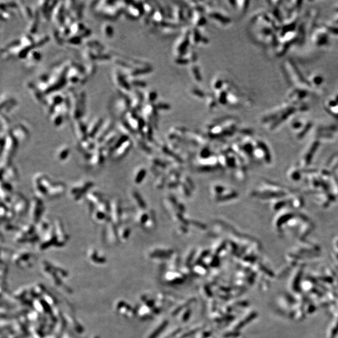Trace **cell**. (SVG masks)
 Segmentation results:
<instances>
[{"mask_svg":"<svg viewBox=\"0 0 338 338\" xmlns=\"http://www.w3.org/2000/svg\"><path fill=\"white\" fill-rule=\"evenodd\" d=\"M53 183L45 174L39 172L35 175L33 179V185L36 197L43 200L47 197L48 192Z\"/></svg>","mask_w":338,"mask_h":338,"instance_id":"cell-1","label":"cell"},{"mask_svg":"<svg viewBox=\"0 0 338 338\" xmlns=\"http://www.w3.org/2000/svg\"><path fill=\"white\" fill-rule=\"evenodd\" d=\"M110 201L104 199L90 213L91 218L96 224L106 225L110 221Z\"/></svg>","mask_w":338,"mask_h":338,"instance_id":"cell-2","label":"cell"},{"mask_svg":"<svg viewBox=\"0 0 338 338\" xmlns=\"http://www.w3.org/2000/svg\"><path fill=\"white\" fill-rule=\"evenodd\" d=\"M94 183L90 180L82 181L75 183L69 190L70 197L75 201H80L85 199V195L91 190Z\"/></svg>","mask_w":338,"mask_h":338,"instance_id":"cell-3","label":"cell"},{"mask_svg":"<svg viewBox=\"0 0 338 338\" xmlns=\"http://www.w3.org/2000/svg\"><path fill=\"white\" fill-rule=\"evenodd\" d=\"M45 205L43 200L35 197L32 199L29 204L28 208V216L30 223L36 225L43 216Z\"/></svg>","mask_w":338,"mask_h":338,"instance_id":"cell-4","label":"cell"},{"mask_svg":"<svg viewBox=\"0 0 338 338\" xmlns=\"http://www.w3.org/2000/svg\"><path fill=\"white\" fill-rule=\"evenodd\" d=\"M29 204L30 202L23 195L18 193L15 195H12L11 208L14 211L16 216L21 217L28 212Z\"/></svg>","mask_w":338,"mask_h":338,"instance_id":"cell-5","label":"cell"},{"mask_svg":"<svg viewBox=\"0 0 338 338\" xmlns=\"http://www.w3.org/2000/svg\"><path fill=\"white\" fill-rule=\"evenodd\" d=\"M54 232L56 236V246L61 247L64 246L68 240L69 237L67 233L63 222L60 219L56 218L53 222Z\"/></svg>","mask_w":338,"mask_h":338,"instance_id":"cell-6","label":"cell"},{"mask_svg":"<svg viewBox=\"0 0 338 338\" xmlns=\"http://www.w3.org/2000/svg\"><path fill=\"white\" fill-rule=\"evenodd\" d=\"M110 221L118 227L121 224V218L123 209L121 208V201L119 199L115 197V198L110 201Z\"/></svg>","mask_w":338,"mask_h":338,"instance_id":"cell-7","label":"cell"},{"mask_svg":"<svg viewBox=\"0 0 338 338\" xmlns=\"http://www.w3.org/2000/svg\"><path fill=\"white\" fill-rule=\"evenodd\" d=\"M64 95H65L59 91L51 92L46 95L45 107L47 108L49 115L52 113L54 108L62 103L64 98Z\"/></svg>","mask_w":338,"mask_h":338,"instance_id":"cell-8","label":"cell"},{"mask_svg":"<svg viewBox=\"0 0 338 338\" xmlns=\"http://www.w3.org/2000/svg\"><path fill=\"white\" fill-rule=\"evenodd\" d=\"M65 10L64 8V2L58 1L57 4L53 8L50 16L54 24H55L58 28L63 24H64V18H65Z\"/></svg>","mask_w":338,"mask_h":338,"instance_id":"cell-9","label":"cell"},{"mask_svg":"<svg viewBox=\"0 0 338 338\" xmlns=\"http://www.w3.org/2000/svg\"><path fill=\"white\" fill-rule=\"evenodd\" d=\"M120 9L115 4V1H107L105 6L100 11L103 18L108 20H115L119 16Z\"/></svg>","mask_w":338,"mask_h":338,"instance_id":"cell-10","label":"cell"},{"mask_svg":"<svg viewBox=\"0 0 338 338\" xmlns=\"http://www.w3.org/2000/svg\"><path fill=\"white\" fill-rule=\"evenodd\" d=\"M10 134L19 143H24L29 137V131L24 124H19L11 128Z\"/></svg>","mask_w":338,"mask_h":338,"instance_id":"cell-11","label":"cell"},{"mask_svg":"<svg viewBox=\"0 0 338 338\" xmlns=\"http://www.w3.org/2000/svg\"><path fill=\"white\" fill-rule=\"evenodd\" d=\"M114 127V120L112 118L109 117L106 120H103V123L100 127L98 132L96 135L95 140L97 144H100L102 142L103 138L109 134V133L113 130Z\"/></svg>","mask_w":338,"mask_h":338,"instance_id":"cell-12","label":"cell"},{"mask_svg":"<svg viewBox=\"0 0 338 338\" xmlns=\"http://www.w3.org/2000/svg\"><path fill=\"white\" fill-rule=\"evenodd\" d=\"M85 200L88 204V208L90 213L94 210L96 206L101 203L104 200L103 194L97 190H90L85 197Z\"/></svg>","mask_w":338,"mask_h":338,"instance_id":"cell-13","label":"cell"},{"mask_svg":"<svg viewBox=\"0 0 338 338\" xmlns=\"http://www.w3.org/2000/svg\"><path fill=\"white\" fill-rule=\"evenodd\" d=\"M129 105H130V102H129L128 98H127V97L125 96L124 95L121 97H118L115 100L113 105L115 113L117 116H125V115L128 111L129 107H130Z\"/></svg>","mask_w":338,"mask_h":338,"instance_id":"cell-14","label":"cell"},{"mask_svg":"<svg viewBox=\"0 0 338 338\" xmlns=\"http://www.w3.org/2000/svg\"><path fill=\"white\" fill-rule=\"evenodd\" d=\"M112 80L121 94L125 95L129 91L130 87L128 83L125 81L124 75L118 69H114L112 71Z\"/></svg>","mask_w":338,"mask_h":338,"instance_id":"cell-15","label":"cell"},{"mask_svg":"<svg viewBox=\"0 0 338 338\" xmlns=\"http://www.w3.org/2000/svg\"><path fill=\"white\" fill-rule=\"evenodd\" d=\"M56 236L54 232L53 225L50 227L47 231L45 232V234L41 237L39 240V247L41 250L47 249L48 247L54 246H56Z\"/></svg>","mask_w":338,"mask_h":338,"instance_id":"cell-16","label":"cell"},{"mask_svg":"<svg viewBox=\"0 0 338 338\" xmlns=\"http://www.w3.org/2000/svg\"><path fill=\"white\" fill-rule=\"evenodd\" d=\"M106 159L104 157L102 147L97 145L95 150L93 151L92 155L88 160L89 166L92 168H100L105 162Z\"/></svg>","mask_w":338,"mask_h":338,"instance_id":"cell-17","label":"cell"},{"mask_svg":"<svg viewBox=\"0 0 338 338\" xmlns=\"http://www.w3.org/2000/svg\"><path fill=\"white\" fill-rule=\"evenodd\" d=\"M73 130L75 136L79 142L83 141L88 138L87 134V125L81 119L73 120Z\"/></svg>","mask_w":338,"mask_h":338,"instance_id":"cell-18","label":"cell"},{"mask_svg":"<svg viewBox=\"0 0 338 338\" xmlns=\"http://www.w3.org/2000/svg\"><path fill=\"white\" fill-rule=\"evenodd\" d=\"M104 236H105L107 241L111 244H116L119 241L117 232V226L111 221L105 225Z\"/></svg>","mask_w":338,"mask_h":338,"instance_id":"cell-19","label":"cell"},{"mask_svg":"<svg viewBox=\"0 0 338 338\" xmlns=\"http://www.w3.org/2000/svg\"><path fill=\"white\" fill-rule=\"evenodd\" d=\"M65 191L66 186L63 182L53 183L48 192L47 198L50 199L59 198L64 195Z\"/></svg>","mask_w":338,"mask_h":338,"instance_id":"cell-20","label":"cell"},{"mask_svg":"<svg viewBox=\"0 0 338 338\" xmlns=\"http://www.w3.org/2000/svg\"><path fill=\"white\" fill-rule=\"evenodd\" d=\"M103 121V119L100 117H96L91 120L87 125V134L89 139L95 140L97 132Z\"/></svg>","mask_w":338,"mask_h":338,"instance_id":"cell-21","label":"cell"},{"mask_svg":"<svg viewBox=\"0 0 338 338\" xmlns=\"http://www.w3.org/2000/svg\"><path fill=\"white\" fill-rule=\"evenodd\" d=\"M26 87L36 102L46 106V97L43 96L44 94L38 88L37 85L32 81H29L26 85Z\"/></svg>","mask_w":338,"mask_h":338,"instance_id":"cell-22","label":"cell"},{"mask_svg":"<svg viewBox=\"0 0 338 338\" xmlns=\"http://www.w3.org/2000/svg\"><path fill=\"white\" fill-rule=\"evenodd\" d=\"M131 147V142L130 140H128L126 141L123 144L120 145L118 148H117L115 150L113 151V152L111 154L110 157V159L113 160H119L124 158L127 153L128 152L129 150L130 149Z\"/></svg>","mask_w":338,"mask_h":338,"instance_id":"cell-23","label":"cell"},{"mask_svg":"<svg viewBox=\"0 0 338 338\" xmlns=\"http://www.w3.org/2000/svg\"><path fill=\"white\" fill-rule=\"evenodd\" d=\"M18 177V172L16 168L12 165H10L5 168H1V181L10 182L16 181Z\"/></svg>","mask_w":338,"mask_h":338,"instance_id":"cell-24","label":"cell"},{"mask_svg":"<svg viewBox=\"0 0 338 338\" xmlns=\"http://www.w3.org/2000/svg\"><path fill=\"white\" fill-rule=\"evenodd\" d=\"M52 225L53 223H51V221H50V219L48 218V217L43 215V216L41 217L39 221L35 225L36 231L41 237L52 227Z\"/></svg>","mask_w":338,"mask_h":338,"instance_id":"cell-25","label":"cell"},{"mask_svg":"<svg viewBox=\"0 0 338 338\" xmlns=\"http://www.w3.org/2000/svg\"><path fill=\"white\" fill-rule=\"evenodd\" d=\"M50 120L55 127H60L62 124L64 117L62 113V106L59 105L54 108L52 113L50 115Z\"/></svg>","mask_w":338,"mask_h":338,"instance_id":"cell-26","label":"cell"},{"mask_svg":"<svg viewBox=\"0 0 338 338\" xmlns=\"http://www.w3.org/2000/svg\"><path fill=\"white\" fill-rule=\"evenodd\" d=\"M118 136H119V135H118L117 132L113 130L103 138L102 142L98 144V145L102 147V148H109L115 142Z\"/></svg>","mask_w":338,"mask_h":338,"instance_id":"cell-27","label":"cell"},{"mask_svg":"<svg viewBox=\"0 0 338 338\" xmlns=\"http://www.w3.org/2000/svg\"><path fill=\"white\" fill-rule=\"evenodd\" d=\"M41 55L38 50L35 48L31 49L28 53L26 58V64L29 67L33 66L40 61Z\"/></svg>","mask_w":338,"mask_h":338,"instance_id":"cell-28","label":"cell"},{"mask_svg":"<svg viewBox=\"0 0 338 338\" xmlns=\"http://www.w3.org/2000/svg\"><path fill=\"white\" fill-rule=\"evenodd\" d=\"M70 152L71 150L68 145L61 146L56 152V159L60 162H64L69 157Z\"/></svg>","mask_w":338,"mask_h":338,"instance_id":"cell-29","label":"cell"},{"mask_svg":"<svg viewBox=\"0 0 338 338\" xmlns=\"http://www.w3.org/2000/svg\"><path fill=\"white\" fill-rule=\"evenodd\" d=\"M17 3L18 5L19 8L20 10V13L22 15V16L25 20L30 21L33 18L34 13L32 12V11L29 6L23 4L22 1L17 2Z\"/></svg>","mask_w":338,"mask_h":338,"instance_id":"cell-30","label":"cell"},{"mask_svg":"<svg viewBox=\"0 0 338 338\" xmlns=\"http://www.w3.org/2000/svg\"><path fill=\"white\" fill-rule=\"evenodd\" d=\"M39 18V12H38V9H37V10L35 11V14H34L33 18L32 19L31 21H30L29 23H28V24L27 28H26L28 33L33 35L36 33V31H37V28H38Z\"/></svg>","mask_w":338,"mask_h":338,"instance_id":"cell-31","label":"cell"},{"mask_svg":"<svg viewBox=\"0 0 338 338\" xmlns=\"http://www.w3.org/2000/svg\"><path fill=\"white\" fill-rule=\"evenodd\" d=\"M117 232L118 239H119L120 241V240L121 241H125V240H127L129 236H130L131 229L127 226L120 225L117 227Z\"/></svg>","mask_w":338,"mask_h":338,"instance_id":"cell-32","label":"cell"},{"mask_svg":"<svg viewBox=\"0 0 338 338\" xmlns=\"http://www.w3.org/2000/svg\"><path fill=\"white\" fill-rule=\"evenodd\" d=\"M20 44L24 47L35 48L33 36L29 33H25L20 38Z\"/></svg>","mask_w":338,"mask_h":338,"instance_id":"cell-33","label":"cell"},{"mask_svg":"<svg viewBox=\"0 0 338 338\" xmlns=\"http://www.w3.org/2000/svg\"><path fill=\"white\" fill-rule=\"evenodd\" d=\"M87 27L83 23L79 21H75V22L70 26L71 35H80L82 31H83Z\"/></svg>","mask_w":338,"mask_h":338,"instance_id":"cell-34","label":"cell"},{"mask_svg":"<svg viewBox=\"0 0 338 338\" xmlns=\"http://www.w3.org/2000/svg\"><path fill=\"white\" fill-rule=\"evenodd\" d=\"M102 31L103 35L108 38H110L113 35V28L109 23H104L102 26Z\"/></svg>","mask_w":338,"mask_h":338,"instance_id":"cell-35","label":"cell"},{"mask_svg":"<svg viewBox=\"0 0 338 338\" xmlns=\"http://www.w3.org/2000/svg\"><path fill=\"white\" fill-rule=\"evenodd\" d=\"M82 38L80 35H70L66 39L65 41H67L68 43L73 45H78L81 43Z\"/></svg>","mask_w":338,"mask_h":338,"instance_id":"cell-36","label":"cell"},{"mask_svg":"<svg viewBox=\"0 0 338 338\" xmlns=\"http://www.w3.org/2000/svg\"><path fill=\"white\" fill-rule=\"evenodd\" d=\"M85 73L88 77H92L96 72V67L95 64L93 62H88L85 65Z\"/></svg>","mask_w":338,"mask_h":338,"instance_id":"cell-37","label":"cell"},{"mask_svg":"<svg viewBox=\"0 0 338 338\" xmlns=\"http://www.w3.org/2000/svg\"><path fill=\"white\" fill-rule=\"evenodd\" d=\"M20 227H18L16 225L12 224L11 222H5L2 225V229L4 230L5 232H12L18 231Z\"/></svg>","mask_w":338,"mask_h":338,"instance_id":"cell-38","label":"cell"},{"mask_svg":"<svg viewBox=\"0 0 338 338\" xmlns=\"http://www.w3.org/2000/svg\"><path fill=\"white\" fill-rule=\"evenodd\" d=\"M132 196H133V197H134V199L136 200V203H137L138 206L140 208H143H143H146V204L138 192H136V191L133 192Z\"/></svg>","mask_w":338,"mask_h":338,"instance_id":"cell-39","label":"cell"},{"mask_svg":"<svg viewBox=\"0 0 338 338\" xmlns=\"http://www.w3.org/2000/svg\"><path fill=\"white\" fill-rule=\"evenodd\" d=\"M33 38L35 47H38V46H42L49 40V37L48 36H44V37H38L37 38L33 37Z\"/></svg>","mask_w":338,"mask_h":338,"instance_id":"cell-40","label":"cell"},{"mask_svg":"<svg viewBox=\"0 0 338 338\" xmlns=\"http://www.w3.org/2000/svg\"><path fill=\"white\" fill-rule=\"evenodd\" d=\"M145 175H146V170H145V169H143V168L140 169V170L138 172V173L136 174V177H135V179H134L135 183H136V184H140V183H141L143 180V179L145 178Z\"/></svg>","mask_w":338,"mask_h":338,"instance_id":"cell-41","label":"cell"},{"mask_svg":"<svg viewBox=\"0 0 338 338\" xmlns=\"http://www.w3.org/2000/svg\"><path fill=\"white\" fill-rule=\"evenodd\" d=\"M167 322H164L162 324L159 328H157V329L152 334V336H151V337L150 338H156L159 335V334L164 329V328L167 326Z\"/></svg>","mask_w":338,"mask_h":338,"instance_id":"cell-42","label":"cell"},{"mask_svg":"<svg viewBox=\"0 0 338 338\" xmlns=\"http://www.w3.org/2000/svg\"><path fill=\"white\" fill-rule=\"evenodd\" d=\"M147 219H148V215H147L145 214H143L142 215H141V216L140 217V221H139V222H140V223H141L142 224H145V223L147 222Z\"/></svg>","mask_w":338,"mask_h":338,"instance_id":"cell-43","label":"cell"}]
</instances>
